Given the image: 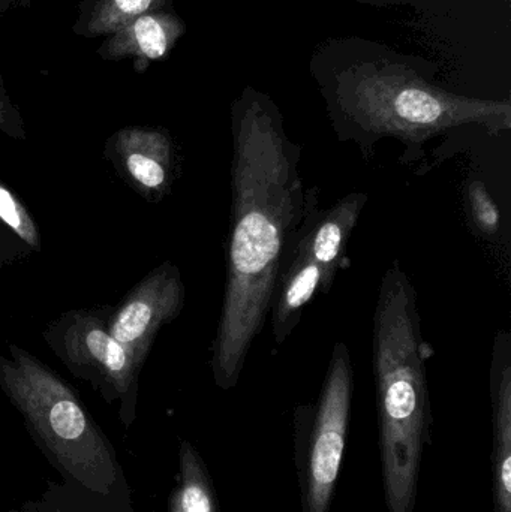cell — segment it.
<instances>
[{
    "label": "cell",
    "mask_w": 511,
    "mask_h": 512,
    "mask_svg": "<svg viewBox=\"0 0 511 512\" xmlns=\"http://www.w3.org/2000/svg\"><path fill=\"white\" fill-rule=\"evenodd\" d=\"M323 280L320 265L293 234L285 249L270 303V322L276 345L287 342L288 337L296 330L303 309L318 292H323Z\"/></svg>",
    "instance_id": "cell-10"
},
{
    "label": "cell",
    "mask_w": 511,
    "mask_h": 512,
    "mask_svg": "<svg viewBox=\"0 0 511 512\" xmlns=\"http://www.w3.org/2000/svg\"><path fill=\"white\" fill-rule=\"evenodd\" d=\"M185 30V21L170 9L147 12L111 35L98 53L105 60L134 57L135 68L143 72L150 62L165 59Z\"/></svg>",
    "instance_id": "cell-11"
},
{
    "label": "cell",
    "mask_w": 511,
    "mask_h": 512,
    "mask_svg": "<svg viewBox=\"0 0 511 512\" xmlns=\"http://www.w3.org/2000/svg\"><path fill=\"white\" fill-rule=\"evenodd\" d=\"M114 150L132 182L147 195L165 194L173 176V144L167 132L126 128L114 138Z\"/></svg>",
    "instance_id": "cell-12"
},
{
    "label": "cell",
    "mask_w": 511,
    "mask_h": 512,
    "mask_svg": "<svg viewBox=\"0 0 511 512\" xmlns=\"http://www.w3.org/2000/svg\"><path fill=\"white\" fill-rule=\"evenodd\" d=\"M21 512H68L60 510L59 505L56 502H48L47 499L42 501L41 504L35 505V507L29 508V510Z\"/></svg>",
    "instance_id": "cell-18"
},
{
    "label": "cell",
    "mask_w": 511,
    "mask_h": 512,
    "mask_svg": "<svg viewBox=\"0 0 511 512\" xmlns=\"http://www.w3.org/2000/svg\"><path fill=\"white\" fill-rule=\"evenodd\" d=\"M354 394V369L344 342L333 348L315 405L296 412V463L302 512H329L341 474Z\"/></svg>",
    "instance_id": "cell-5"
},
{
    "label": "cell",
    "mask_w": 511,
    "mask_h": 512,
    "mask_svg": "<svg viewBox=\"0 0 511 512\" xmlns=\"http://www.w3.org/2000/svg\"><path fill=\"white\" fill-rule=\"evenodd\" d=\"M185 285L179 268L170 262L144 277L108 319L111 336L143 366L161 328L179 316Z\"/></svg>",
    "instance_id": "cell-6"
},
{
    "label": "cell",
    "mask_w": 511,
    "mask_h": 512,
    "mask_svg": "<svg viewBox=\"0 0 511 512\" xmlns=\"http://www.w3.org/2000/svg\"><path fill=\"white\" fill-rule=\"evenodd\" d=\"M5 2H8V0H0V11H2L3 5H5Z\"/></svg>",
    "instance_id": "cell-20"
},
{
    "label": "cell",
    "mask_w": 511,
    "mask_h": 512,
    "mask_svg": "<svg viewBox=\"0 0 511 512\" xmlns=\"http://www.w3.org/2000/svg\"><path fill=\"white\" fill-rule=\"evenodd\" d=\"M492 499L494 512H511V336L498 331L492 348Z\"/></svg>",
    "instance_id": "cell-9"
},
{
    "label": "cell",
    "mask_w": 511,
    "mask_h": 512,
    "mask_svg": "<svg viewBox=\"0 0 511 512\" xmlns=\"http://www.w3.org/2000/svg\"><path fill=\"white\" fill-rule=\"evenodd\" d=\"M417 291L399 261L381 280L372 364L377 390L381 475L387 512H414L423 451L431 441L428 363Z\"/></svg>",
    "instance_id": "cell-3"
},
{
    "label": "cell",
    "mask_w": 511,
    "mask_h": 512,
    "mask_svg": "<svg viewBox=\"0 0 511 512\" xmlns=\"http://www.w3.org/2000/svg\"><path fill=\"white\" fill-rule=\"evenodd\" d=\"M0 221L33 249L39 248L38 228L33 224L26 207L0 183Z\"/></svg>",
    "instance_id": "cell-16"
},
{
    "label": "cell",
    "mask_w": 511,
    "mask_h": 512,
    "mask_svg": "<svg viewBox=\"0 0 511 512\" xmlns=\"http://www.w3.org/2000/svg\"><path fill=\"white\" fill-rule=\"evenodd\" d=\"M467 206L476 230L486 239L497 236L501 224L500 210L482 180L474 179L467 183Z\"/></svg>",
    "instance_id": "cell-15"
},
{
    "label": "cell",
    "mask_w": 511,
    "mask_h": 512,
    "mask_svg": "<svg viewBox=\"0 0 511 512\" xmlns=\"http://www.w3.org/2000/svg\"><path fill=\"white\" fill-rule=\"evenodd\" d=\"M66 360L99 388L105 399L135 396L141 366L111 336L108 322L90 313H75L62 340Z\"/></svg>",
    "instance_id": "cell-7"
},
{
    "label": "cell",
    "mask_w": 511,
    "mask_h": 512,
    "mask_svg": "<svg viewBox=\"0 0 511 512\" xmlns=\"http://www.w3.org/2000/svg\"><path fill=\"white\" fill-rule=\"evenodd\" d=\"M354 2L371 3V5H392V3L431 2V0H354Z\"/></svg>",
    "instance_id": "cell-19"
},
{
    "label": "cell",
    "mask_w": 511,
    "mask_h": 512,
    "mask_svg": "<svg viewBox=\"0 0 511 512\" xmlns=\"http://www.w3.org/2000/svg\"><path fill=\"white\" fill-rule=\"evenodd\" d=\"M168 512H221L209 469L188 441L180 442L179 481L168 501Z\"/></svg>",
    "instance_id": "cell-13"
},
{
    "label": "cell",
    "mask_w": 511,
    "mask_h": 512,
    "mask_svg": "<svg viewBox=\"0 0 511 512\" xmlns=\"http://www.w3.org/2000/svg\"><path fill=\"white\" fill-rule=\"evenodd\" d=\"M231 210L227 279L212 346L221 390L239 382L252 343L269 318L285 249L299 228L306 191L300 147L267 93L248 86L231 105Z\"/></svg>",
    "instance_id": "cell-1"
},
{
    "label": "cell",
    "mask_w": 511,
    "mask_h": 512,
    "mask_svg": "<svg viewBox=\"0 0 511 512\" xmlns=\"http://www.w3.org/2000/svg\"><path fill=\"white\" fill-rule=\"evenodd\" d=\"M330 119L342 140L371 147L396 138L420 147L462 126L497 135L511 129L509 99L458 95L429 81L416 59L359 38L332 39L312 57Z\"/></svg>",
    "instance_id": "cell-2"
},
{
    "label": "cell",
    "mask_w": 511,
    "mask_h": 512,
    "mask_svg": "<svg viewBox=\"0 0 511 512\" xmlns=\"http://www.w3.org/2000/svg\"><path fill=\"white\" fill-rule=\"evenodd\" d=\"M173 0H89L83 9L86 36L114 35L147 12L170 9Z\"/></svg>",
    "instance_id": "cell-14"
},
{
    "label": "cell",
    "mask_w": 511,
    "mask_h": 512,
    "mask_svg": "<svg viewBox=\"0 0 511 512\" xmlns=\"http://www.w3.org/2000/svg\"><path fill=\"white\" fill-rule=\"evenodd\" d=\"M366 203L368 195L353 192L323 210L317 186L306 191L302 222L294 236L323 270V294H329L336 274L345 267L348 242Z\"/></svg>",
    "instance_id": "cell-8"
},
{
    "label": "cell",
    "mask_w": 511,
    "mask_h": 512,
    "mask_svg": "<svg viewBox=\"0 0 511 512\" xmlns=\"http://www.w3.org/2000/svg\"><path fill=\"white\" fill-rule=\"evenodd\" d=\"M0 357V387L26 421L39 447L69 486L96 501L128 493L113 445L74 390L17 346Z\"/></svg>",
    "instance_id": "cell-4"
},
{
    "label": "cell",
    "mask_w": 511,
    "mask_h": 512,
    "mask_svg": "<svg viewBox=\"0 0 511 512\" xmlns=\"http://www.w3.org/2000/svg\"><path fill=\"white\" fill-rule=\"evenodd\" d=\"M0 129L15 135V137H23V128H21L20 116H18L15 108L9 102L3 89L2 78H0Z\"/></svg>",
    "instance_id": "cell-17"
}]
</instances>
